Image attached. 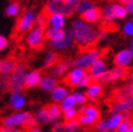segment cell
<instances>
[{
    "label": "cell",
    "mask_w": 133,
    "mask_h": 132,
    "mask_svg": "<svg viewBox=\"0 0 133 132\" xmlns=\"http://www.w3.org/2000/svg\"><path fill=\"white\" fill-rule=\"evenodd\" d=\"M26 67L23 65H17L9 76V90L15 93H22L25 89V76H26Z\"/></svg>",
    "instance_id": "2"
},
{
    "label": "cell",
    "mask_w": 133,
    "mask_h": 132,
    "mask_svg": "<svg viewBox=\"0 0 133 132\" xmlns=\"http://www.w3.org/2000/svg\"><path fill=\"white\" fill-rule=\"evenodd\" d=\"M87 132H88V131H87Z\"/></svg>",
    "instance_id": "56"
},
{
    "label": "cell",
    "mask_w": 133,
    "mask_h": 132,
    "mask_svg": "<svg viewBox=\"0 0 133 132\" xmlns=\"http://www.w3.org/2000/svg\"><path fill=\"white\" fill-rule=\"evenodd\" d=\"M10 105L13 109L15 110H21L25 105H26V98L22 93H15L12 92L10 97H9Z\"/></svg>",
    "instance_id": "19"
},
{
    "label": "cell",
    "mask_w": 133,
    "mask_h": 132,
    "mask_svg": "<svg viewBox=\"0 0 133 132\" xmlns=\"http://www.w3.org/2000/svg\"><path fill=\"white\" fill-rule=\"evenodd\" d=\"M133 95V84L129 83L123 85L122 88L118 89L115 92V98L117 101L120 100H128V98H131Z\"/></svg>",
    "instance_id": "23"
},
{
    "label": "cell",
    "mask_w": 133,
    "mask_h": 132,
    "mask_svg": "<svg viewBox=\"0 0 133 132\" xmlns=\"http://www.w3.org/2000/svg\"><path fill=\"white\" fill-rule=\"evenodd\" d=\"M0 104H1V103H0Z\"/></svg>",
    "instance_id": "55"
},
{
    "label": "cell",
    "mask_w": 133,
    "mask_h": 132,
    "mask_svg": "<svg viewBox=\"0 0 133 132\" xmlns=\"http://www.w3.org/2000/svg\"><path fill=\"white\" fill-rule=\"evenodd\" d=\"M125 74H127V69L121 68V67H115L111 69H107V71L105 72V75L99 79L98 81L104 82V83H109V82H115L118 81L120 79L124 78Z\"/></svg>",
    "instance_id": "8"
},
{
    "label": "cell",
    "mask_w": 133,
    "mask_h": 132,
    "mask_svg": "<svg viewBox=\"0 0 133 132\" xmlns=\"http://www.w3.org/2000/svg\"><path fill=\"white\" fill-rule=\"evenodd\" d=\"M38 85L43 92H51L57 85V80L53 76H44L41 77V80Z\"/></svg>",
    "instance_id": "21"
},
{
    "label": "cell",
    "mask_w": 133,
    "mask_h": 132,
    "mask_svg": "<svg viewBox=\"0 0 133 132\" xmlns=\"http://www.w3.org/2000/svg\"><path fill=\"white\" fill-rule=\"evenodd\" d=\"M66 1V3H68L70 6H72V8H75L76 6V4L80 1V0H65Z\"/></svg>",
    "instance_id": "48"
},
{
    "label": "cell",
    "mask_w": 133,
    "mask_h": 132,
    "mask_svg": "<svg viewBox=\"0 0 133 132\" xmlns=\"http://www.w3.org/2000/svg\"><path fill=\"white\" fill-rule=\"evenodd\" d=\"M92 81H93V79H92L91 75L89 74V72H84V75L82 76L80 82H79V84H78V88L79 89H87L92 83Z\"/></svg>",
    "instance_id": "37"
},
{
    "label": "cell",
    "mask_w": 133,
    "mask_h": 132,
    "mask_svg": "<svg viewBox=\"0 0 133 132\" xmlns=\"http://www.w3.org/2000/svg\"><path fill=\"white\" fill-rule=\"evenodd\" d=\"M65 36V30L64 29H57V28H51L49 27L46 30H44V37L52 42H57L59 40H62Z\"/></svg>",
    "instance_id": "20"
},
{
    "label": "cell",
    "mask_w": 133,
    "mask_h": 132,
    "mask_svg": "<svg viewBox=\"0 0 133 132\" xmlns=\"http://www.w3.org/2000/svg\"><path fill=\"white\" fill-rule=\"evenodd\" d=\"M85 70L81 69V68H77L74 67L71 70H69V72H67V77H66V81L70 85V87H78L79 82H80L82 76L84 75Z\"/></svg>",
    "instance_id": "13"
},
{
    "label": "cell",
    "mask_w": 133,
    "mask_h": 132,
    "mask_svg": "<svg viewBox=\"0 0 133 132\" xmlns=\"http://www.w3.org/2000/svg\"><path fill=\"white\" fill-rule=\"evenodd\" d=\"M31 118H32V115L29 111H17V113L13 114L11 116L5 117L2 121V124L4 128L18 129L19 127L26 126Z\"/></svg>",
    "instance_id": "3"
},
{
    "label": "cell",
    "mask_w": 133,
    "mask_h": 132,
    "mask_svg": "<svg viewBox=\"0 0 133 132\" xmlns=\"http://www.w3.org/2000/svg\"><path fill=\"white\" fill-rule=\"evenodd\" d=\"M41 80V74L38 70H30L26 72L25 76V88H35Z\"/></svg>",
    "instance_id": "18"
},
{
    "label": "cell",
    "mask_w": 133,
    "mask_h": 132,
    "mask_svg": "<svg viewBox=\"0 0 133 132\" xmlns=\"http://www.w3.org/2000/svg\"><path fill=\"white\" fill-rule=\"evenodd\" d=\"M130 127H132V120L131 119H123L121 123L116 129V132H127Z\"/></svg>",
    "instance_id": "39"
},
{
    "label": "cell",
    "mask_w": 133,
    "mask_h": 132,
    "mask_svg": "<svg viewBox=\"0 0 133 132\" xmlns=\"http://www.w3.org/2000/svg\"><path fill=\"white\" fill-rule=\"evenodd\" d=\"M101 10L97 9L96 6L92 8L88 11L83 12L81 14V19L83 22L88 23V24H94V23H97L99 19H101Z\"/></svg>",
    "instance_id": "15"
},
{
    "label": "cell",
    "mask_w": 133,
    "mask_h": 132,
    "mask_svg": "<svg viewBox=\"0 0 133 132\" xmlns=\"http://www.w3.org/2000/svg\"><path fill=\"white\" fill-rule=\"evenodd\" d=\"M95 129L97 132H107V127H106V123L105 120H101L99 119L98 121H96L95 123Z\"/></svg>",
    "instance_id": "42"
},
{
    "label": "cell",
    "mask_w": 133,
    "mask_h": 132,
    "mask_svg": "<svg viewBox=\"0 0 133 132\" xmlns=\"http://www.w3.org/2000/svg\"><path fill=\"white\" fill-rule=\"evenodd\" d=\"M36 22V13L35 11L30 9L27 10L24 14L18 19L17 25H16V30L18 32H26L30 30L35 25Z\"/></svg>",
    "instance_id": "7"
},
{
    "label": "cell",
    "mask_w": 133,
    "mask_h": 132,
    "mask_svg": "<svg viewBox=\"0 0 133 132\" xmlns=\"http://www.w3.org/2000/svg\"><path fill=\"white\" fill-rule=\"evenodd\" d=\"M8 45H9L8 39H6L4 36L0 35V53H1L3 50H5L6 48H8Z\"/></svg>",
    "instance_id": "43"
},
{
    "label": "cell",
    "mask_w": 133,
    "mask_h": 132,
    "mask_svg": "<svg viewBox=\"0 0 133 132\" xmlns=\"http://www.w3.org/2000/svg\"><path fill=\"white\" fill-rule=\"evenodd\" d=\"M16 63L11 60H0V75L1 76H10V74L15 69Z\"/></svg>",
    "instance_id": "25"
},
{
    "label": "cell",
    "mask_w": 133,
    "mask_h": 132,
    "mask_svg": "<svg viewBox=\"0 0 133 132\" xmlns=\"http://www.w3.org/2000/svg\"><path fill=\"white\" fill-rule=\"evenodd\" d=\"M59 132H64V131H59Z\"/></svg>",
    "instance_id": "54"
},
{
    "label": "cell",
    "mask_w": 133,
    "mask_h": 132,
    "mask_svg": "<svg viewBox=\"0 0 133 132\" xmlns=\"http://www.w3.org/2000/svg\"><path fill=\"white\" fill-rule=\"evenodd\" d=\"M111 11H112V14H114V17L116 19H122L128 15V12L125 10L124 4H121V3H112Z\"/></svg>",
    "instance_id": "28"
},
{
    "label": "cell",
    "mask_w": 133,
    "mask_h": 132,
    "mask_svg": "<svg viewBox=\"0 0 133 132\" xmlns=\"http://www.w3.org/2000/svg\"><path fill=\"white\" fill-rule=\"evenodd\" d=\"M55 62H56V54L54 53V52H48L46 53V55L44 56V58H43V66L44 67H52L53 65L55 64Z\"/></svg>",
    "instance_id": "35"
},
{
    "label": "cell",
    "mask_w": 133,
    "mask_h": 132,
    "mask_svg": "<svg viewBox=\"0 0 133 132\" xmlns=\"http://www.w3.org/2000/svg\"><path fill=\"white\" fill-rule=\"evenodd\" d=\"M79 113H78V110L75 108H71V109H68V110H65L63 111V118L65 119V121H67V120H74V119H77V117H78Z\"/></svg>",
    "instance_id": "38"
},
{
    "label": "cell",
    "mask_w": 133,
    "mask_h": 132,
    "mask_svg": "<svg viewBox=\"0 0 133 132\" xmlns=\"http://www.w3.org/2000/svg\"><path fill=\"white\" fill-rule=\"evenodd\" d=\"M45 10L48 14H62L66 17L74 13L75 8L66 3L65 0H50L46 3Z\"/></svg>",
    "instance_id": "5"
},
{
    "label": "cell",
    "mask_w": 133,
    "mask_h": 132,
    "mask_svg": "<svg viewBox=\"0 0 133 132\" xmlns=\"http://www.w3.org/2000/svg\"><path fill=\"white\" fill-rule=\"evenodd\" d=\"M122 31L125 36L131 37L133 35V21L130 19L127 23H124V25L122 26Z\"/></svg>",
    "instance_id": "40"
},
{
    "label": "cell",
    "mask_w": 133,
    "mask_h": 132,
    "mask_svg": "<svg viewBox=\"0 0 133 132\" xmlns=\"http://www.w3.org/2000/svg\"><path fill=\"white\" fill-rule=\"evenodd\" d=\"M127 132H133V126H132V127H130V129H129Z\"/></svg>",
    "instance_id": "52"
},
{
    "label": "cell",
    "mask_w": 133,
    "mask_h": 132,
    "mask_svg": "<svg viewBox=\"0 0 133 132\" xmlns=\"http://www.w3.org/2000/svg\"><path fill=\"white\" fill-rule=\"evenodd\" d=\"M106 37V32L104 30H98L96 31V40H101V39Z\"/></svg>",
    "instance_id": "46"
},
{
    "label": "cell",
    "mask_w": 133,
    "mask_h": 132,
    "mask_svg": "<svg viewBox=\"0 0 133 132\" xmlns=\"http://www.w3.org/2000/svg\"><path fill=\"white\" fill-rule=\"evenodd\" d=\"M94 6H95V4L92 1H90V0H80L75 6V11L78 12L79 14H82L83 12L94 8Z\"/></svg>",
    "instance_id": "31"
},
{
    "label": "cell",
    "mask_w": 133,
    "mask_h": 132,
    "mask_svg": "<svg viewBox=\"0 0 133 132\" xmlns=\"http://www.w3.org/2000/svg\"><path fill=\"white\" fill-rule=\"evenodd\" d=\"M72 95H74L75 102H76L77 105L83 106V105L85 104V102H87V96H85L84 92L81 91V90H76L74 93H72Z\"/></svg>",
    "instance_id": "36"
},
{
    "label": "cell",
    "mask_w": 133,
    "mask_h": 132,
    "mask_svg": "<svg viewBox=\"0 0 133 132\" xmlns=\"http://www.w3.org/2000/svg\"><path fill=\"white\" fill-rule=\"evenodd\" d=\"M107 132H116V131H107Z\"/></svg>",
    "instance_id": "53"
},
{
    "label": "cell",
    "mask_w": 133,
    "mask_h": 132,
    "mask_svg": "<svg viewBox=\"0 0 133 132\" xmlns=\"http://www.w3.org/2000/svg\"><path fill=\"white\" fill-rule=\"evenodd\" d=\"M89 70H90L89 74L91 75L93 80H99L105 75V72L107 71V66H106V63L99 57L98 60H96L91 65Z\"/></svg>",
    "instance_id": "11"
},
{
    "label": "cell",
    "mask_w": 133,
    "mask_h": 132,
    "mask_svg": "<svg viewBox=\"0 0 133 132\" xmlns=\"http://www.w3.org/2000/svg\"><path fill=\"white\" fill-rule=\"evenodd\" d=\"M44 29H45V26L36 25L35 27H32L30 30H28L26 41H27V44L30 48L38 49L42 45L43 39H44Z\"/></svg>",
    "instance_id": "6"
},
{
    "label": "cell",
    "mask_w": 133,
    "mask_h": 132,
    "mask_svg": "<svg viewBox=\"0 0 133 132\" xmlns=\"http://www.w3.org/2000/svg\"><path fill=\"white\" fill-rule=\"evenodd\" d=\"M80 114H83L85 117L90 119L93 123H96V121L99 120L101 118V113L97 109V107L93 106V105H88V106H81L80 108Z\"/></svg>",
    "instance_id": "16"
},
{
    "label": "cell",
    "mask_w": 133,
    "mask_h": 132,
    "mask_svg": "<svg viewBox=\"0 0 133 132\" xmlns=\"http://www.w3.org/2000/svg\"><path fill=\"white\" fill-rule=\"evenodd\" d=\"M103 93V87L99 82H92L89 87L87 88L85 91V96H87V100L90 101H95L102 95Z\"/></svg>",
    "instance_id": "14"
},
{
    "label": "cell",
    "mask_w": 133,
    "mask_h": 132,
    "mask_svg": "<svg viewBox=\"0 0 133 132\" xmlns=\"http://www.w3.org/2000/svg\"><path fill=\"white\" fill-rule=\"evenodd\" d=\"M53 132H59V131H63V123H59V122H55L54 126L52 128Z\"/></svg>",
    "instance_id": "44"
},
{
    "label": "cell",
    "mask_w": 133,
    "mask_h": 132,
    "mask_svg": "<svg viewBox=\"0 0 133 132\" xmlns=\"http://www.w3.org/2000/svg\"><path fill=\"white\" fill-rule=\"evenodd\" d=\"M46 23L51 28L64 29L66 24V17L62 14H49L48 18H46Z\"/></svg>",
    "instance_id": "17"
},
{
    "label": "cell",
    "mask_w": 133,
    "mask_h": 132,
    "mask_svg": "<svg viewBox=\"0 0 133 132\" xmlns=\"http://www.w3.org/2000/svg\"><path fill=\"white\" fill-rule=\"evenodd\" d=\"M80 129V124L77 121V119L74 120H67L63 123V131L64 132H78Z\"/></svg>",
    "instance_id": "32"
},
{
    "label": "cell",
    "mask_w": 133,
    "mask_h": 132,
    "mask_svg": "<svg viewBox=\"0 0 133 132\" xmlns=\"http://www.w3.org/2000/svg\"><path fill=\"white\" fill-rule=\"evenodd\" d=\"M124 6H125V10H127V12H128V14L130 13H133V1L132 2H129V3H127V4H124Z\"/></svg>",
    "instance_id": "47"
},
{
    "label": "cell",
    "mask_w": 133,
    "mask_h": 132,
    "mask_svg": "<svg viewBox=\"0 0 133 132\" xmlns=\"http://www.w3.org/2000/svg\"><path fill=\"white\" fill-rule=\"evenodd\" d=\"M70 34L74 38V41L83 48L90 47L96 41V30L94 27L82 19H75L71 23Z\"/></svg>",
    "instance_id": "1"
},
{
    "label": "cell",
    "mask_w": 133,
    "mask_h": 132,
    "mask_svg": "<svg viewBox=\"0 0 133 132\" xmlns=\"http://www.w3.org/2000/svg\"><path fill=\"white\" fill-rule=\"evenodd\" d=\"M50 94H51V98H52L53 102H54V103H59L63 100V98H65L69 93H68V89L66 87L57 84L56 87L50 92Z\"/></svg>",
    "instance_id": "22"
},
{
    "label": "cell",
    "mask_w": 133,
    "mask_h": 132,
    "mask_svg": "<svg viewBox=\"0 0 133 132\" xmlns=\"http://www.w3.org/2000/svg\"><path fill=\"white\" fill-rule=\"evenodd\" d=\"M5 15L6 16H11V17H15L19 14V5L15 2H12L10 4L6 5L5 8Z\"/></svg>",
    "instance_id": "34"
},
{
    "label": "cell",
    "mask_w": 133,
    "mask_h": 132,
    "mask_svg": "<svg viewBox=\"0 0 133 132\" xmlns=\"http://www.w3.org/2000/svg\"><path fill=\"white\" fill-rule=\"evenodd\" d=\"M46 111H48V115L51 119V122H56L63 114L58 103H53V104L49 105V106L46 107Z\"/></svg>",
    "instance_id": "26"
},
{
    "label": "cell",
    "mask_w": 133,
    "mask_h": 132,
    "mask_svg": "<svg viewBox=\"0 0 133 132\" xmlns=\"http://www.w3.org/2000/svg\"><path fill=\"white\" fill-rule=\"evenodd\" d=\"M74 43H75V41H74V38H72V36L70 34V31H65V36L62 40H59L57 42H52L51 47L55 50L62 51V50H67V49L71 48Z\"/></svg>",
    "instance_id": "12"
},
{
    "label": "cell",
    "mask_w": 133,
    "mask_h": 132,
    "mask_svg": "<svg viewBox=\"0 0 133 132\" xmlns=\"http://www.w3.org/2000/svg\"><path fill=\"white\" fill-rule=\"evenodd\" d=\"M52 76L56 78V77H62L63 75H65L68 70V64L67 63H58L56 65L52 66Z\"/></svg>",
    "instance_id": "30"
},
{
    "label": "cell",
    "mask_w": 133,
    "mask_h": 132,
    "mask_svg": "<svg viewBox=\"0 0 133 132\" xmlns=\"http://www.w3.org/2000/svg\"><path fill=\"white\" fill-rule=\"evenodd\" d=\"M99 57H101V52L96 49H90V50H87L85 52H83L80 56H78L74 61L72 65H74V67L87 70Z\"/></svg>",
    "instance_id": "4"
},
{
    "label": "cell",
    "mask_w": 133,
    "mask_h": 132,
    "mask_svg": "<svg viewBox=\"0 0 133 132\" xmlns=\"http://www.w3.org/2000/svg\"><path fill=\"white\" fill-rule=\"evenodd\" d=\"M128 50L133 53V42H131V43H130V47H129V49H128Z\"/></svg>",
    "instance_id": "51"
},
{
    "label": "cell",
    "mask_w": 133,
    "mask_h": 132,
    "mask_svg": "<svg viewBox=\"0 0 133 132\" xmlns=\"http://www.w3.org/2000/svg\"><path fill=\"white\" fill-rule=\"evenodd\" d=\"M101 16L105 19L106 22H109V23H112L115 21V17H114V14H112V11H111V4H106L103 10L101 11Z\"/></svg>",
    "instance_id": "33"
},
{
    "label": "cell",
    "mask_w": 133,
    "mask_h": 132,
    "mask_svg": "<svg viewBox=\"0 0 133 132\" xmlns=\"http://www.w3.org/2000/svg\"><path fill=\"white\" fill-rule=\"evenodd\" d=\"M59 107H61L62 111H65V110H68V109H71V108H75L76 107V102H75V98H74V95L72 94H68L65 98L59 102Z\"/></svg>",
    "instance_id": "29"
},
{
    "label": "cell",
    "mask_w": 133,
    "mask_h": 132,
    "mask_svg": "<svg viewBox=\"0 0 133 132\" xmlns=\"http://www.w3.org/2000/svg\"><path fill=\"white\" fill-rule=\"evenodd\" d=\"M8 80H9V76H1V78H0V91L1 92L9 90Z\"/></svg>",
    "instance_id": "41"
},
{
    "label": "cell",
    "mask_w": 133,
    "mask_h": 132,
    "mask_svg": "<svg viewBox=\"0 0 133 132\" xmlns=\"http://www.w3.org/2000/svg\"><path fill=\"white\" fill-rule=\"evenodd\" d=\"M0 132H24L23 130L19 129H10V128H1L0 129Z\"/></svg>",
    "instance_id": "45"
},
{
    "label": "cell",
    "mask_w": 133,
    "mask_h": 132,
    "mask_svg": "<svg viewBox=\"0 0 133 132\" xmlns=\"http://www.w3.org/2000/svg\"><path fill=\"white\" fill-rule=\"evenodd\" d=\"M133 53L130 52L128 49H124L119 51L118 53L114 57V63L116 65V67H121V68H127L128 66H130L132 62Z\"/></svg>",
    "instance_id": "10"
},
{
    "label": "cell",
    "mask_w": 133,
    "mask_h": 132,
    "mask_svg": "<svg viewBox=\"0 0 133 132\" xmlns=\"http://www.w3.org/2000/svg\"><path fill=\"white\" fill-rule=\"evenodd\" d=\"M133 109V97L128 98V100H120L116 101L110 106V111L114 114H125L130 113Z\"/></svg>",
    "instance_id": "9"
},
{
    "label": "cell",
    "mask_w": 133,
    "mask_h": 132,
    "mask_svg": "<svg viewBox=\"0 0 133 132\" xmlns=\"http://www.w3.org/2000/svg\"><path fill=\"white\" fill-rule=\"evenodd\" d=\"M122 120H123L122 115L111 113V115L105 120V123H106V127H107V130H108V131H116V129L118 128L119 124L121 123Z\"/></svg>",
    "instance_id": "24"
},
{
    "label": "cell",
    "mask_w": 133,
    "mask_h": 132,
    "mask_svg": "<svg viewBox=\"0 0 133 132\" xmlns=\"http://www.w3.org/2000/svg\"><path fill=\"white\" fill-rule=\"evenodd\" d=\"M119 1H120L121 4H127V3H129V2H132L133 0H119Z\"/></svg>",
    "instance_id": "50"
},
{
    "label": "cell",
    "mask_w": 133,
    "mask_h": 132,
    "mask_svg": "<svg viewBox=\"0 0 133 132\" xmlns=\"http://www.w3.org/2000/svg\"><path fill=\"white\" fill-rule=\"evenodd\" d=\"M32 119L35 120L36 123H42V124H45V123H50L51 122V119L48 115V111H46V108H39L36 110L35 115L32 116Z\"/></svg>",
    "instance_id": "27"
},
{
    "label": "cell",
    "mask_w": 133,
    "mask_h": 132,
    "mask_svg": "<svg viewBox=\"0 0 133 132\" xmlns=\"http://www.w3.org/2000/svg\"><path fill=\"white\" fill-rule=\"evenodd\" d=\"M27 132H44L43 130L39 129V128H36V127H32V128H29L27 130Z\"/></svg>",
    "instance_id": "49"
}]
</instances>
